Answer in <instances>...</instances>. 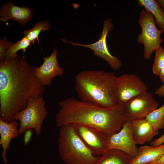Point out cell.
<instances>
[{"instance_id":"cell-1","label":"cell","mask_w":164,"mask_h":164,"mask_svg":"<svg viewBox=\"0 0 164 164\" xmlns=\"http://www.w3.org/2000/svg\"><path fill=\"white\" fill-rule=\"evenodd\" d=\"M33 67L25 56L0 62V119L14 120L15 115L26 107L29 99L45 92L35 76Z\"/></svg>"},{"instance_id":"cell-2","label":"cell","mask_w":164,"mask_h":164,"mask_svg":"<svg viewBox=\"0 0 164 164\" xmlns=\"http://www.w3.org/2000/svg\"><path fill=\"white\" fill-rule=\"evenodd\" d=\"M60 109L55 118L59 128L77 124L92 127L104 133L108 137L118 132L127 120L124 113L123 104L104 108L92 103L69 97L60 101Z\"/></svg>"},{"instance_id":"cell-3","label":"cell","mask_w":164,"mask_h":164,"mask_svg":"<svg viewBox=\"0 0 164 164\" xmlns=\"http://www.w3.org/2000/svg\"><path fill=\"white\" fill-rule=\"evenodd\" d=\"M117 78L111 72L84 71L75 76L74 88L81 100L111 108L117 104L115 97Z\"/></svg>"},{"instance_id":"cell-4","label":"cell","mask_w":164,"mask_h":164,"mask_svg":"<svg viewBox=\"0 0 164 164\" xmlns=\"http://www.w3.org/2000/svg\"><path fill=\"white\" fill-rule=\"evenodd\" d=\"M58 152L66 164H96L100 157L93 154L78 136L71 124L60 128Z\"/></svg>"},{"instance_id":"cell-5","label":"cell","mask_w":164,"mask_h":164,"mask_svg":"<svg viewBox=\"0 0 164 164\" xmlns=\"http://www.w3.org/2000/svg\"><path fill=\"white\" fill-rule=\"evenodd\" d=\"M46 105L43 96L29 99L25 108L17 113L14 118V120L19 121V135L32 128L37 136L40 135L43 124L48 114Z\"/></svg>"},{"instance_id":"cell-6","label":"cell","mask_w":164,"mask_h":164,"mask_svg":"<svg viewBox=\"0 0 164 164\" xmlns=\"http://www.w3.org/2000/svg\"><path fill=\"white\" fill-rule=\"evenodd\" d=\"M138 23L141 28V32L137 38L138 43L142 44L144 46V57L149 60L152 53L159 49L164 41L161 37L162 32L157 29L152 14L145 9L139 13Z\"/></svg>"},{"instance_id":"cell-7","label":"cell","mask_w":164,"mask_h":164,"mask_svg":"<svg viewBox=\"0 0 164 164\" xmlns=\"http://www.w3.org/2000/svg\"><path fill=\"white\" fill-rule=\"evenodd\" d=\"M114 26L111 18L105 20L103 23L102 32L100 35L98 40L96 42L90 44H82L70 41L64 39H61L64 43H70L74 46H78L88 48L93 50V54L105 60L110 67L114 71L118 70L121 67L122 63L117 57L112 55L110 53L107 43L108 34L113 30Z\"/></svg>"},{"instance_id":"cell-8","label":"cell","mask_w":164,"mask_h":164,"mask_svg":"<svg viewBox=\"0 0 164 164\" xmlns=\"http://www.w3.org/2000/svg\"><path fill=\"white\" fill-rule=\"evenodd\" d=\"M72 125L79 137L95 156H101L108 150V136L95 128L82 124Z\"/></svg>"},{"instance_id":"cell-9","label":"cell","mask_w":164,"mask_h":164,"mask_svg":"<svg viewBox=\"0 0 164 164\" xmlns=\"http://www.w3.org/2000/svg\"><path fill=\"white\" fill-rule=\"evenodd\" d=\"M147 91L146 84L135 74H122L117 77L115 91L117 103L124 104L132 98Z\"/></svg>"},{"instance_id":"cell-10","label":"cell","mask_w":164,"mask_h":164,"mask_svg":"<svg viewBox=\"0 0 164 164\" xmlns=\"http://www.w3.org/2000/svg\"><path fill=\"white\" fill-rule=\"evenodd\" d=\"M158 106V102L147 91L125 103L123 104L124 113L126 119L130 121L145 118Z\"/></svg>"},{"instance_id":"cell-11","label":"cell","mask_w":164,"mask_h":164,"mask_svg":"<svg viewBox=\"0 0 164 164\" xmlns=\"http://www.w3.org/2000/svg\"><path fill=\"white\" fill-rule=\"evenodd\" d=\"M108 149L123 151L133 158L136 156L138 148L133 138L131 121L126 120L119 131L108 137Z\"/></svg>"},{"instance_id":"cell-12","label":"cell","mask_w":164,"mask_h":164,"mask_svg":"<svg viewBox=\"0 0 164 164\" xmlns=\"http://www.w3.org/2000/svg\"><path fill=\"white\" fill-rule=\"evenodd\" d=\"M57 50L54 49L49 56L44 57L43 64L40 66L33 67L35 75L43 86H50L53 79L62 75L63 69L58 64L57 60Z\"/></svg>"},{"instance_id":"cell-13","label":"cell","mask_w":164,"mask_h":164,"mask_svg":"<svg viewBox=\"0 0 164 164\" xmlns=\"http://www.w3.org/2000/svg\"><path fill=\"white\" fill-rule=\"evenodd\" d=\"M33 15L32 9L28 6L19 7L10 1L3 5L0 11V20L5 22L13 19L23 25L27 23Z\"/></svg>"},{"instance_id":"cell-14","label":"cell","mask_w":164,"mask_h":164,"mask_svg":"<svg viewBox=\"0 0 164 164\" xmlns=\"http://www.w3.org/2000/svg\"><path fill=\"white\" fill-rule=\"evenodd\" d=\"M19 122L13 120L10 122L5 121L0 119V145L2 149L1 156L4 163H8L7 158V151L9 148L12 139L18 137Z\"/></svg>"},{"instance_id":"cell-15","label":"cell","mask_w":164,"mask_h":164,"mask_svg":"<svg viewBox=\"0 0 164 164\" xmlns=\"http://www.w3.org/2000/svg\"><path fill=\"white\" fill-rule=\"evenodd\" d=\"M131 127L134 142L142 145L151 141L156 133L153 127L146 118L131 121Z\"/></svg>"},{"instance_id":"cell-16","label":"cell","mask_w":164,"mask_h":164,"mask_svg":"<svg viewBox=\"0 0 164 164\" xmlns=\"http://www.w3.org/2000/svg\"><path fill=\"white\" fill-rule=\"evenodd\" d=\"M138 153L130 164H148L159 158L164 153V144L157 146L145 145L138 148Z\"/></svg>"},{"instance_id":"cell-17","label":"cell","mask_w":164,"mask_h":164,"mask_svg":"<svg viewBox=\"0 0 164 164\" xmlns=\"http://www.w3.org/2000/svg\"><path fill=\"white\" fill-rule=\"evenodd\" d=\"M132 158L123 151L115 149H109L100 156L96 164H130Z\"/></svg>"},{"instance_id":"cell-18","label":"cell","mask_w":164,"mask_h":164,"mask_svg":"<svg viewBox=\"0 0 164 164\" xmlns=\"http://www.w3.org/2000/svg\"><path fill=\"white\" fill-rule=\"evenodd\" d=\"M139 6L144 7L154 16L155 22L159 29L164 33V12L156 1L154 0H138Z\"/></svg>"},{"instance_id":"cell-19","label":"cell","mask_w":164,"mask_h":164,"mask_svg":"<svg viewBox=\"0 0 164 164\" xmlns=\"http://www.w3.org/2000/svg\"><path fill=\"white\" fill-rule=\"evenodd\" d=\"M145 118L153 127L157 135L159 129L164 128V104L152 111Z\"/></svg>"},{"instance_id":"cell-20","label":"cell","mask_w":164,"mask_h":164,"mask_svg":"<svg viewBox=\"0 0 164 164\" xmlns=\"http://www.w3.org/2000/svg\"><path fill=\"white\" fill-rule=\"evenodd\" d=\"M50 25V22L47 20L38 22L32 29L24 31L23 34L32 43H34L36 40L39 42V36L40 32L48 30Z\"/></svg>"},{"instance_id":"cell-21","label":"cell","mask_w":164,"mask_h":164,"mask_svg":"<svg viewBox=\"0 0 164 164\" xmlns=\"http://www.w3.org/2000/svg\"><path fill=\"white\" fill-rule=\"evenodd\" d=\"M31 45V42L26 37L24 36L20 40L12 44L7 49L5 53L4 60L15 57L18 54L17 52L20 50H22L24 53Z\"/></svg>"},{"instance_id":"cell-22","label":"cell","mask_w":164,"mask_h":164,"mask_svg":"<svg viewBox=\"0 0 164 164\" xmlns=\"http://www.w3.org/2000/svg\"><path fill=\"white\" fill-rule=\"evenodd\" d=\"M164 63V48L161 46L155 51L152 67L153 73L159 75Z\"/></svg>"},{"instance_id":"cell-23","label":"cell","mask_w":164,"mask_h":164,"mask_svg":"<svg viewBox=\"0 0 164 164\" xmlns=\"http://www.w3.org/2000/svg\"><path fill=\"white\" fill-rule=\"evenodd\" d=\"M12 44V42L9 41L5 36L0 40V61L5 60V53L7 49Z\"/></svg>"},{"instance_id":"cell-24","label":"cell","mask_w":164,"mask_h":164,"mask_svg":"<svg viewBox=\"0 0 164 164\" xmlns=\"http://www.w3.org/2000/svg\"><path fill=\"white\" fill-rule=\"evenodd\" d=\"M33 129L29 128L23 133V142L25 145H26L30 141L33 133Z\"/></svg>"},{"instance_id":"cell-25","label":"cell","mask_w":164,"mask_h":164,"mask_svg":"<svg viewBox=\"0 0 164 164\" xmlns=\"http://www.w3.org/2000/svg\"><path fill=\"white\" fill-rule=\"evenodd\" d=\"M164 144V134L158 138L150 142V145L153 146H157Z\"/></svg>"},{"instance_id":"cell-26","label":"cell","mask_w":164,"mask_h":164,"mask_svg":"<svg viewBox=\"0 0 164 164\" xmlns=\"http://www.w3.org/2000/svg\"><path fill=\"white\" fill-rule=\"evenodd\" d=\"M163 83L162 86L158 88L155 92V94L160 97L164 96V83Z\"/></svg>"},{"instance_id":"cell-27","label":"cell","mask_w":164,"mask_h":164,"mask_svg":"<svg viewBox=\"0 0 164 164\" xmlns=\"http://www.w3.org/2000/svg\"><path fill=\"white\" fill-rule=\"evenodd\" d=\"M148 164H164V153L158 159Z\"/></svg>"},{"instance_id":"cell-28","label":"cell","mask_w":164,"mask_h":164,"mask_svg":"<svg viewBox=\"0 0 164 164\" xmlns=\"http://www.w3.org/2000/svg\"><path fill=\"white\" fill-rule=\"evenodd\" d=\"M160 80L163 83H164V63L159 75Z\"/></svg>"},{"instance_id":"cell-29","label":"cell","mask_w":164,"mask_h":164,"mask_svg":"<svg viewBox=\"0 0 164 164\" xmlns=\"http://www.w3.org/2000/svg\"><path fill=\"white\" fill-rule=\"evenodd\" d=\"M156 1L164 12V0H157Z\"/></svg>"}]
</instances>
